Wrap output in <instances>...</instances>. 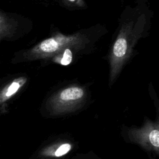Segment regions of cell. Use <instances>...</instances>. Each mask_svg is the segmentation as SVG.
<instances>
[{"label": "cell", "mask_w": 159, "mask_h": 159, "mask_svg": "<svg viewBox=\"0 0 159 159\" xmlns=\"http://www.w3.org/2000/svg\"><path fill=\"white\" fill-rule=\"evenodd\" d=\"M107 32L104 25L97 24L70 34L55 31L50 37L43 39L29 48L16 52L12 63L36 60L47 61L65 49L75 47L90 52L95 45Z\"/></svg>", "instance_id": "6da1fadb"}, {"label": "cell", "mask_w": 159, "mask_h": 159, "mask_svg": "<svg viewBox=\"0 0 159 159\" xmlns=\"http://www.w3.org/2000/svg\"><path fill=\"white\" fill-rule=\"evenodd\" d=\"M143 24V16L137 14L135 9L127 7L121 14L108 53L110 86L132 56L134 46L142 35Z\"/></svg>", "instance_id": "7a4b0ae2"}, {"label": "cell", "mask_w": 159, "mask_h": 159, "mask_svg": "<svg viewBox=\"0 0 159 159\" xmlns=\"http://www.w3.org/2000/svg\"><path fill=\"white\" fill-rule=\"evenodd\" d=\"M148 92L155 110L154 119L145 116L141 125L125 127L123 132L127 142L140 147L150 159H159V96L152 82Z\"/></svg>", "instance_id": "3957f363"}, {"label": "cell", "mask_w": 159, "mask_h": 159, "mask_svg": "<svg viewBox=\"0 0 159 159\" xmlns=\"http://www.w3.org/2000/svg\"><path fill=\"white\" fill-rule=\"evenodd\" d=\"M86 99V89L73 84L60 89L49 97L45 109L50 116H61L78 111L84 105Z\"/></svg>", "instance_id": "277c9868"}, {"label": "cell", "mask_w": 159, "mask_h": 159, "mask_svg": "<svg viewBox=\"0 0 159 159\" xmlns=\"http://www.w3.org/2000/svg\"><path fill=\"white\" fill-rule=\"evenodd\" d=\"M32 28L31 20L16 14L0 11V40L13 41L27 34Z\"/></svg>", "instance_id": "5b68a950"}, {"label": "cell", "mask_w": 159, "mask_h": 159, "mask_svg": "<svg viewBox=\"0 0 159 159\" xmlns=\"http://www.w3.org/2000/svg\"><path fill=\"white\" fill-rule=\"evenodd\" d=\"M73 148L68 140H59L42 147L37 153L40 159H60L69 153Z\"/></svg>", "instance_id": "8992f818"}, {"label": "cell", "mask_w": 159, "mask_h": 159, "mask_svg": "<svg viewBox=\"0 0 159 159\" xmlns=\"http://www.w3.org/2000/svg\"><path fill=\"white\" fill-rule=\"evenodd\" d=\"M26 82V77L19 76L13 79L2 88L0 93V107L1 113H5L7 111V102L24 86Z\"/></svg>", "instance_id": "52a82bcc"}, {"label": "cell", "mask_w": 159, "mask_h": 159, "mask_svg": "<svg viewBox=\"0 0 159 159\" xmlns=\"http://www.w3.org/2000/svg\"><path fill=\"white\" fill-rule=\"evenodd\" d=\"M86 52H89L86 50L75 48V47H70L67 48L63 50L62 52H60L55 56L51 58L47 61H50V62L60 64L63 66H67L70 65L72 61L73 60L74 57L76 55H82Z\"/></svg>", "instance_id": "ba28073f"}, {"label": "cell", "mask_w": 159, "mask_h": 159, "mask_svg": "<svg viewBox=\"0 0 159 159\" xmlns=\"http://www.w3.org/2000/svg\"><path fill=\"white\" fill-rule=\"evenodd\" d=\"M65 3L70 7L74 8H85L86 7V3L84 0H63Z\"/></svg>", "instance_id": "9c48e42d"}, {"label": "cell", "mask_w": 159, "mask_h": 159, "mask_svg": "<svg viewBox=\"0 0 159 159\" xmlns=\"http://www.w3.org/2000/svg\"><path fill=\"white\" fill-rule=\"evenodd\" d=\"M74 159H99L96 157L91 155V154H84V155H79L76 156Z\"/></svg>", "instance_id": "30bf717a"}]
</instances>
